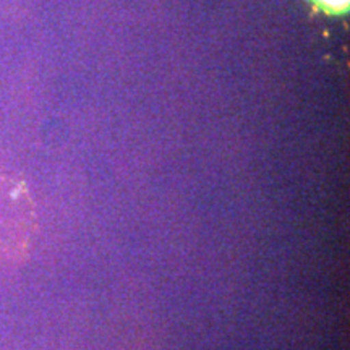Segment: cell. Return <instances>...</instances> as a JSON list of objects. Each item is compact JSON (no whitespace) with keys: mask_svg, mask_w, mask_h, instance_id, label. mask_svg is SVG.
<instances>
[{"mask_svg":"<svg viewBox=\"0 0 350 350\" xmlns=\"http://www.w3.org/2000/svg\"><path fill=\"white\" fill-rule=\"evenodd\" d=\"M34 235V214L29 200L16 187L0 182V261L26 256Z\"/></svg>","mask_w":350,"mask_h":350,"instance_id":"6da1fadb","label":"cell"},{"mask_svg":"<svg viewBox=\"0 0 350 350\" xmlns=\"http://www.w3.org/2000/svg\"><path fill=\"white\" fill-rule=\"evenodd\" d=\"M317 2L321 3L323 7H326L327 10H344L345 7H347L349 0H317Z\"/></svg>","mask_w":350,"mask_h":350,"instance_id":"7a4b0ae2","label":"cell"}]
</instances>
